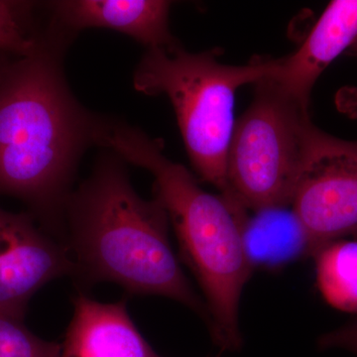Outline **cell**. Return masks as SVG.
<instances>
[{
  "label": "cell",
  "mask_w": 357,
  "mask_h": 357,
  "mask_svg": "<svg viewBox=\"0 0 357 357\" xmlns=\"http://www.w3.org/2000/svg\"><path fill=\"white\" fill-rule=\"evenodd\" d=\"M73 305L61 357H164L141 335L126 300L102 303L77 292Z\"/></svg>",
  "instance_id": "obj_10"
},
{
  "label": "cell",
  "mask_w": 357,
  "mask_h": 357,
  "mask_svg": "<svg viewBox=\"0 0 357 357\" xmlns=\"http://www.w3.org/2000/svg\"><path fill=\"white\" fill-rule=\"evenodd\" d=\"M357 41V0H333L326 7L299 49L277 59L270 77L310 107L312 89L324 70Z\"/></svg>",
  "instance_id": "obj_9"
},
{
  "label": "cell",
  "mask_w": 357,
  "mask_h": 357,
  "mask_svg": "<svg viewBox=\"0 0 357 357\" xmlns=\"http://www.w3.org/2000/svg\"><path fill=\"white\" fill-rule=\"evenodd\" d=\"M352 52L357 56V41L354 44V46H352Z\"/></svg>",
  "instance_id": "obj_17"
},
{
  "label": "cell",
  "mask_w": 357,
  "mask_h": 357,
  "mask_svg": "<svg viewBox=\"0 0 357 357\" xmlns=\"http://www.w3.org/2000/svg\"><path fill=\"white\" fill-rule=\"evenodd\" d=\"M312 258L324 299L340 311L357 314V231L324 244Z\"/></svg>",
  "instance_id": "obj_12"
},
{
  "label": "cell",
  "mask_w": 357,
  "mask_h": 357,
  "mask_svg": "<svg viewBox=\"0 0 357 357\" xmlns=\"http://www.w3.org/2000/svg\"><path fill=\"white\" fill-rule=\"evenodd\" d=\"M74 275L75 264L64 244L29 213L0 208V314L23 321L40 289Z\"/></svg>",
  "instance_id": "obj_7"
},
{
  "label": "cell",
  "mask_w": 357,
  "mask_h": 357,
  "mask_svg": "<svg viewBox=\"0 0 357 357\" xmlns=\"http://www.w3.org/2000/svg\"><path fill=\"white\" fill-rule=\"evenodd\" d=\"M276 62L259 59L248 65H225L215 50L192 53L181 44L150 49L134 70L133 86L143 95L169 98L195 171L223 194L236 91L273 76Z\"/></svg>",
  "instance_id": "obj_4"
},
{
  "label": "cell",
  "mask_w": 357,
  "mask_h": 357,
  "mask_svg": "<svg viewBox=\"0 0 357 357\" xmlns=\"http://www.w3.org/2000/svg\"><path fill=\"white\" fill-rule=\"evenodd\" d=\"M314 126L304 105L272 77L255 84L234 124L227 160V192L249 211L292 204Z\"/></svg>",
  "instance_id": "obj_5"
},
{
  "label": "cell",
  "mask_w": 357,
  "mask_h": 357,
  "mask_svg": "<svg viewBox=\"0 0 357 357\" xmlns=\"http://www.w3.org/2000/svg\"><path fill=\"white\" fill-rule=\"evenodd\" d=\"M241 231L252 270L278 269L316 252L292 204L245 208Z\"/></svg>",
  "instance_id": "obj_11"
},
{
  "label": "cell",
  "mask_w": 357,
  "mask_h": 357,
  "mask_svg": "<svg viewBox=\"0 0 357 357\" xmlns=\"http://www.w3.org/2000/svg\"><path fill=\"white\" fill-rule=\"evenodd\" d=\"M98 146L153 176L155 198L175 231L181 260L203 293L211 337L222 351L241 349L239 306L253 272L241 231L245 208L227 195L204 191L185 166L164 155L158 140L119 119L105 121Z\"/></svg>",
  "instance_id": "obj_3"
},
{
  "label": "cell",
  "mask_w": 357,
  "mask_h": 357,
  "mask_svg": "<svg viewBox=\"0 0 357 357\" xmlns=\"http://www.w3.org/2000/svg\"><path fill=\"white\" fill-rule=\"evenodd\" d=\"M43 33L36 26L0 25V52L25 57L38 47Z\"/></svg>",
  "instance_id": "obj_14"
},
{
  "label": "cell",
  "mask_w": 357,
  "mask_h": 357,
  "mask_svg": "<svg viewBox=\"0 0 357 357\" xmlns=\"http://www.w3.org/2000/svg\"><path fill=\"white\" fill-rule=\"evenodd\" d=\"M49 18L76 35L86 28H107L150 49L180 45L169 26L172 2L165 0H57L45 2Z\"/></svg>",
  "instance_id": "obj_8"
},
{
  "label": "cell",
  "mask_w": 357,
  "mask_h": 357,
  "mask_svg": "<svg viewBox=\"0 0 357 357\" xmlns=\"http://www.w3.org/2000/svg\"><path fill=\"white\" fill-rule=\"evenodd\" d=\"M218 357H220V356H218Z\"/></svg>",
  "instance_id": "obj_18"
},
{
  "label": "cell",
  "mask_w": 357,
  "mask_h": 357,
  "mask_svg": "<svg viewBox=\"0 0 357 357\" xmlns=\"http://www.w3.org/2000/svg\"><path fill=\"white\" fill-rule=\"evenodd\" d=\"M321 349H344L357 357V319L319 338Z\"/></svg>",
  "instance_id": "obj_15"
},
{
  "label": "cell",
  "mask_w": 357,
  "mask_h": 357,
  "mask_svg": "<svg viewBox=\"0 0 357 357\" xmlns=\"http://www.w3.org/2000/svg\"><path fill=\"white\" fill-rule=\"evenodd\" d=\"M62 344L37 337L22 319L0 314V357H61Z\"/></svg>",
  "instance_id": "obj_13"
},
{
  "label": "cell",
  "mask_w": 357,
  "mask_h": 357,
  "mask_svg": "<svg viewBox=\"0 0 357 357\" xmlns=\"http://www.w3.org/2000/svg\"><path fill=\"white\" fill-rule=\"evenodd\" d=\"M126 163L103 148L68 202L63 243L75 264L73 278L83 287L114 283L130 295L168 298L210 326L203 298L174 252L165 208L155 197L141 198Z\"/></svg>",
  "instance_id": "obj_2"
},
{
  "label": "cell",
  "mask_w": 357,
  "mask_h": 357,
  "mask_svg": "<svg viewBox=\"0 0 357 357\" xmlns=\"http://www.w3.org/2000/svg\"><path fill=\"white\" fill-rule=\"evenodd\" d=\"M292 206L316 251L357 231V141L314 126Z\"/></svg>",
  "instance_id": "obj_6"
},
{
  "label": "cell",
  "mask_w": 357,
  "mask_h": 357,
  "mask_svg": "<svg viewBox=\"0 0 357 357\" xmlns=\"http://www.w3.org/2000/svg\"><path fill=\"white\" fill-rule=\"evenodd\" d=\"M75 35L48 22L36 49L9 60L0 79V196L27 206L63 243L66 208L100 116L79 103L63 59Z\"/></svg>",
  "instance_id": "obj_1"
},
{
  "label": "cell",
  "mask_w": 357,
  "mask_h": 357,
  "mask_svg": "<svg viewBox=\"0 0 357 357\" xmlns=\"http://www.w3.org/2000/svg\"><path fill=\"white\" fill-rule=\"evenodd\" d=\"M9 59L6 57V55L0 56V79H1L2 75H3L4 70H6V68L7 64H8Z\"/></svg>",
  "instance_id": "obj_16"
}]
</instances>
